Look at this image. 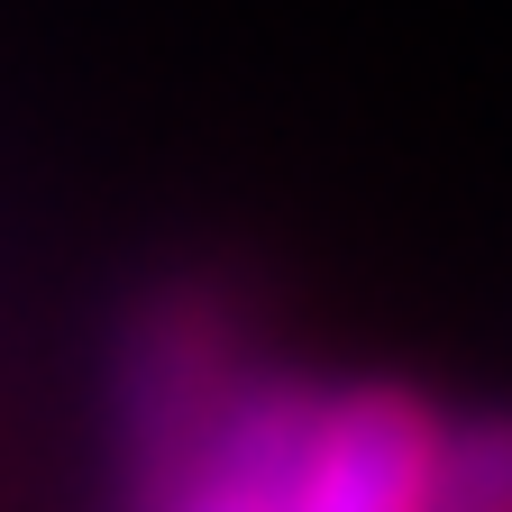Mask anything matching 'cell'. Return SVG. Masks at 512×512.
<instances>
[{
    "mask_svg": "<svg viewBox=\"0 0 512 512\" xmlns=\"http://www.w3.org/2000/svg\"><path fill=\"white\" fill-rule=\"evenodd\" d=\"M238 375V330L211 293L174 284L138 311L119 357V512H156L174 494L183 458L238 394Z\"/></svg>",
    "mask_w": 512,
    "mask_h": 512,
    "instance_id": "cell-1",
    "label": "cell"
},
{
    "mask_svg": "<svg viewBox=\"0 0 512 512\" xmlns=\"http://www.w3.org/2000/svg\"><path fill=\"white\" fill-rule=\"evenodd\" d=\"M430 430L439 421L403 394V384H348V394H330L302 512H421Z\"/></svg>",
    "mask_w": 512,
    "mask_h": 512,
    "instance_id": "cell-2",
    "label": "cell"
},
{
    "mask_svg": "<svg viewBox=\"0 0 512 512\" xmlns=\"http://www.w3.org/2000/svg\"><path fill=\"white\" fill-rule=\"evenodd\" d=\"M421 512H512V412L430 430V485Z\"/></svg>",
    "mask_w": 512,
    "mask_h": 512,
    "instance_id": "cell-3",
    "label": "cell"
}]
</instances>
